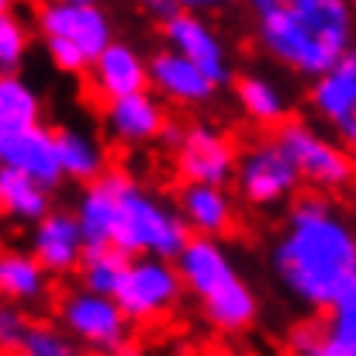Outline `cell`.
<instances>
[{
  "instance_id": "obj_5",
  "label": "cell",
  "mask_w": 356,
  "mask_h": 356,
  "mask_svg": "<svg viewBox=\"0 0 356 356\" xmlns=\"http://www.w3.org/2000/svg\"><path fill=\"white\" fill-rule=\"evenodd\" d=\"M273 138L294 163L301 184H312V191H318V194L346 191L356 180V156L346 145H339L332 135L318 131L315 124L301 118H287L273 131Z\"/></svg>"
},
{
  "instance_id": "obj_7",
  "label": "cell",
  "mask_w": 356,
  "mask_h": 356,
  "mask_svg": "<svg viewBox=\"0 0 356 356\" xmlns=\"http://www.w3.org/2000/svg\"><path fill=\"white\" fill-rule=\"evenodd\" d=\"M184 294L187 287L177 263L138 256V259H128L115 301L131 325H149V322L166 318L184 301Z\"/></svg>"
},
{
  "instance_id": "obj_33",
  "label": "cell",
  "mask_w": 356,
  "mask_h": 356,
  "mask_svg": "<svg viewBox=\"0 0 356 356\" xmlns=\"http://www.w3.org/2000/svg\"><path fill=\"white\" fill-rule=\"evenodd\" d=\"M208 356H238V353H225V350H222V353H208Z\"/></svg>"
},
{
  "instance_id": "obj_29",
  "label": "cell",
  "mask_w": 356,
  "mask_h": 356,
  "mask_svg": "<svg viewBox=\"0 0 356 356\" xmlns=\"http://www.w3.org/2000/svg\"><path fill=\"white\" fill-rule=\"evenodd\" d=\"M28 329H31V318L24 315V308L0 301V353H21Z\"/></svg>"
},
{
  "instance_id": "obj_2",
  "label": "cell",
  "mask_w": 356,
  "mask_h": 356,
  "mask_svg": "<svg viewBox=\"0 0 356 356\" xmlns=\"http://www.w3.org/2000/svg\"><path fill=\"white\" fill-rule=\"evenodd\" d=\"M87 249H118L121 256L138 259H170L177 263L191 242L177 204L145 184H138L128 170H108L97 184L83 187L73 208Z\"/></svg>"
},
{
  "instance_id": "obj_14",
  "label": "cell",
  "mask_w": 356,
  "mask_h": 356,
  "mask_svg": "<svg viewBox=\"0 0 356 356\" xmlns=\"http://www.w3.org/2000/svg\"><path fill=\"white\" fill-rule=\"evenodd\" d=\"M149 90L159 101H170L180 108H197V104H208L218 87L191 59H184L180 52L163 45L159 52L149 56Z\"/></svg>"
},
{
  "instance_id": "obj_23",
  "label": "cell",
  "mask_w": 356,
  "mask_h": 356,
  "mask_svg": "<svg viewBox=\"0 0 356 356\" xmlns=\"http://www.w3.org/2000/svg\"><path fill=\"white\" fill-rule=\"evenodd\" d=\"M42 124V97L21 76H0V135H17Z\"/></svg>"
},
{
  "instance_id": "obj_19",
  "label": "cell",
  "mask_w": 356,
  "mask_h": 356,
  "mask_svg": "<svg viewBox=\"0 0 356 356\" xmlns=\"http://www.w3.org/2000/svg\"><path fill=\"white\" fill-rule=\"evenodd\" d=\"M56 149H59V166L66 180H76L83 187L97 184L111 166H108V149L104 142L87 128V124H59L56 128Z\"/></svg>"
},
{
  "instance_id": "obj_24",
  "label": "cell",
  "mask_w": 356,
  "mask_h": 356,
  "mask_svg": "<svg viewBox=\"0 0 356 356\" xmlns=\"http://www.w3.org/2000/svg\"><path fill=\"white\" fill-rule=\"evenodd\" d=\"M124 266H128V256H121L118 249L104 245V249H87L76 277H80V287L90 291V294H104V298H115L118 294V284L124 277Z\"/></svg>"
},
{
  "instance_id": "obj_6",
  "label": "cell",
  "mask_w": 356,
  "mask_h": 356,
  "mask_svg": "<svg viewBox=\"0 0 356 356\" xmlns=\"http://www.w3.org/2000/svg\"><path fill=\"white\" fill-rule=\"evenodd\" d=\"M163 142L173 149V170L184 184L229 191V184L236 180L238 145L215 124H204V121H194L187 128L170 124Z\"/></svg>"
},
{
  "instance_id": "obj_1",
  "label": "cell",
  "mask_w": 356,
  "mask_h": 356,
  "mask_svg": "<svg viewBox=\"0 0 356 356\" xmlns=\"http://www.w3.org/2000/svg\"><path fill=\"white\" fill-rule=\"evenodd\" d=\"M273 273L298 305L329 312L356 280V222L318 191L298 194L273 242Z\"/></svg>"
},
{
  "instance_id": "obj_20",
  "label": "cell",
  "mask_w": 356,
  "mask_h": 356,
  "mask_svg": "<svg viewBox=\"0 0 356 356\" xmlns=\"http://www.w3.org/2000/svg\"><path fill=\"white\" fill-rule=\"evenodd\" d=\"M49 294V270L31 256V249H0V301L38 305Z\"/></svg>"
},
{
  "instance_id": "obj_3",
  "label": "cell",
  "mask_w": 356,
  "mask_h": 356,
  "mask_svg": "<svg viewBox=\"0 0 356 356\" xmlns=\"http://www.w3.org/2000/svg\"><path fill=\"white\" fill-rule=\"evenodd\" d=\"M259 49L312 83L356 49V7L346 0H256Z\"/></svg>"
},
{
  "instance_id": "obj_25",
  "label": "cell",
  "mask_w": 356,
  "mask_h": 356,
  "mask_svg": "<svg viewBox=\"0 0 356 356\" xmlns=\"http://www.w3.org/2000/svg\"><path fill=\"white\" fill-rule=\"evenodd\" d=\"M28 45H31V31L24 17L10 7L7 14H0V76H14L24 66Z\"/></svg>"
},
{
  "instance_id": "obj_30",
  "label": "cell",
  "mask_w": 356,
  "mask_h": 356,
  "mask_svg": "<svg viewBox=\"0 0 356 356\" xmlns=\"http://www.w3.org/2000/svg\"><path fill=\"white\" fill-rule=\"evenodd\" d=\"M187 7L184 3H170V0H149L145 3V14H152L156 21H163V24H170L173 17H180Z\"/></svg>"
},
{
  "instance_id": "obj_8",
  "label": "cell",
  "mask_w": 356,
  "mask_h": 356,
  "mask_svg": "<svg viewBox=\"0 0 356 356\" xmlns=\"http://www.w3.org/2000/svg\"><path fill=\"white\" fill-rule=\"evenodd\" d=\"M56 318L80 346H87L94 353L118 356L121 350H128L131 322L124 318V312L118 308L115 298L73 287L56 301Z\"/></svg>"
},
{
  "instance_id": "obj_18",
  "label": "cell",
  "mask_w": 356,
  "mask_h": 356,
  "mask_svg": "<svg viewBox=\"0 0 356 356\" xmlns=\"http://www.w3.org/2000/svg\"><path fill=\"white\" fill-rule=\"evenodd\" d=\"M177 211L194 238H222L236 229V201L225 187L184 184L177 194Z\"/></svg>"
},
{
  "instance_id": "obj_11",
  "label": "cell",
  "mask_w": 356,
  "mask_h": 356,
  "mask_svg": "<svg viewBox=\"0 0 356 356\" xmlns=\"http://www.w3.org/2000/svg\"><path fill=\"white\" fill-rule=\"evenodd\" d=\"M308 104L315 118L329 128V135L356 152V49L336 70H329L312 83Z\"/></svg>"
},
{
  "instance_id": "obj_9",
  "label": "cell",
  "mask_w": 356,
  "mask_h": 356,
  "mask_svg": "<svg viewBox=\"0 0 356 356\" xmlns=\"http://www.w3.org/2000/svg\"><path fill=\"white\" fill-rule=\"evenodd\" d=\"M35 31L42 42H66L76 52H83L90 63L111 49L115 38V21L108 7L94 0H49L35 7Z\"/></svg>"
},
{
  "instance_id": "obj_26",
  "label": "cell",
  "mask_w": 356,
  "mask_h": 356,
  "mask_svg": "<svg viewBox=\"0 0 356 356\" xmlns=\"http://www.w3.org/2000/svg\"><path fill=\"white\" fill-rule=\"evenodd\" d=\"M21 356H83V350L63 325L31 322V329L24 336V346H21Z\"/></svg>"
},
{
  "instance_id": "obj_10",
  "label": "cell",
  "mask_w": 356,
  "mask_h": 356,
  "mask_svg": "<svg viewBox=\"0 0 356 356\" xmlns=\"http://www.w3.org/2000/svg\"><path fill=\"white\" fill-rule=\"evenodd\" d=\"M236 187L245 204H252V208H277V204L298 197L301 177H298L294 163L287 159V152L280 149V142L273 135H266V138L245 142L238 149Z\"/></svg>"
},
{
  "instance_id": "obj_4",
  "label": "cell",
  "mask_w": 356,
  "mask_h": 356,
  "mask_svg": "<svg viewBox=\"0 0 356 356\" xmlns=\"http://www.w3.org/2000/svg\"><path fill=\"white\" fill-rule=\"evenodd\" d=\"M177 270L208 325L225 336H238L256 325L259 298L218 238H191L177 259Z\"/></svg>"
},
{
  "instance_id": "obj_31",
  "label": "cell",
  "mask_w": 356,
  "mask_h": 356,
  "mask_svg": "<svg viewBox=\"0 0 356 356\" xmlns=\"http://www.w3.org/2000/svg\"><path fill=\"white\" fill-rule=\"evenodd\" d=\"M7 10H10V3H3V0H0V14H7Z\"/></svg>"
},
{
  "instance_id": "obj_22",
  "label": "cell",
  "mask_w": 356,
  "mask_h": 356,
  "mask_svg": "<svg viewBox=\"0 0 356 356\" xmlns=\"http://www.w3.org/2000/svg\"><path fill=\"white\" fill-rule=\"evenodd\" d=\"M236 101L242 104L245 118H252L256 124H266V128H280L287 121L291 111V101L284 94V87L263 73H242L236 80Z\"/></svg>"
},
{
  "instance_id": "obj_13",
  "label": "cell",
  "mask_w": 356,
  "mask_h": 356,
  "mask_svg": "<svg viewBox=\"0 0 356 356\" xmlns=\"http://www.w3.org/2000/svg\"><path fill=\"white\" fill-rule=\"evenodd\" d=\"M101 124H104V135L121 149H138V145L159 142L170 128L166 108L152 90H142V94H131V97L104 104L101 108Z\"/></svg>"
},
{
  "instance_id": "obj_17",
  "label": "cell",
  "mask_w": 356,
  "mask_h": 356,
  "mask_svg": "<svg viewBox=\"0 0 356 356\" xmlns=\"http://www.w3.org/2000/svg\"><path fill=\"white\" fill-rule=\"evenodd\" d=\"M3 166L31 177L38 187H45L49 194L66 180L63 166H59V149H56V128L38 124L17 135L3 138Z\"/></svg>"
},
{
  "instance_id": "obj_28",
  "label": "cell",
  "mask_w": 356,
  "mask_h": 356,
  "mask_svg": "<svg viewBox=\"0 0 356 356\" xmlns=\"http://www.w3.org/2000/svg\"><path fill=\"white\" fill-rule=\"evenodd\" d=\"M325 332L336 339V343H343V346H350L356 353V280L339 294V301L325 312Z\"/></svg>"
},
{
  "instance_id": "obj_16",
  "label": "cell",
  "mask_w": 356,
  "mask_h": 356,
  "mask_svg": "<svg viewBox=\"0 0 356 356\" xmlns=\"http://www.w3.org/2000/svg\"><path fill=\"white\" fill-rule=\"evenodd\" d=\"M31 256L49 273H76L87 256V238L73 211L52 208L35 229H31Z\"/></svg>"
},
{
  "instance_id": "obj_32",
  "label": "cell",
  "mask_w": 356,
  "mask_h": 356,
  "mask_svg": "<svg viewBox=\"0 0 356 356\" xmlns=\"http://www.w3.org/2000/svg\"><path fill=\"white\" fill-rule=\"evenodd\" d=\"M0 166H3V135H0Z\"/></svg>"
},
{
  "instance_id": "obj_12",
  "label": "cell",
  "mask_w": 356,
  "mask_h": 356,
  "mask_svg": "<svg viewBox=\"0 0 356 356\" xmlns=\"http://www.w3.org/2000/svg\"><path fill=\"white\" fill-rule=\"evenodd\" d=\"M163 42L166 49L180 52L184 59H191L215 87L229 83L232 76V59H229V49L222 42V35L197 14V10H184L180 17H173L170 24H163Z\"/></svg>"
},
{
  "instance_id": "obj_21",
  "label": "cell",
  "mask_w": 356,
  "mask_h": 356,
  "mask_svg": "<svg viewBox=\"0 0 356 356\" xmlns=\"http://www.w3.org/2000/svg\"><path fill=\"white\" fill-rule=\"evenodd\" d=\"M49 191L38 187L31 177L10 170V166H0V215L7 222H17V225H38L45 215H49Z\"/></svg>"
},
{
  "instance_id": "obj_27",
  "label": "cell",
  "mask_w": 356,
  "mask_h": 356,
  "mask_svg": "<svg viewBox=\"0 0 356 356\" xmlns=\"http://www.w3.org/2000/svg\"><path fill=\"white\" fill-rule=\"evenodd\" d=\"M287 343L294 356H356L350 346L336 343L322 322H298L291 332H287Z\"/></svg>"
},
{
  "instance_id": "obj_15",
  "label": "cell",
  "mask_w": 356,
  "mask_h": 356,
  "mask_svg": "<svg viewBox=\"0 0 356 356\" xmlns=\"http://www.w3.org/2000/svg\"><path fill=\"white\" fill-rule=\"evenodd\" d=\"M87 87L97 101L111 104L121 97L142 94L149 90V59L131 45V42H115L111 49H104V56L90 66L87 73Z\"/></svg>"
}]
</instances>
